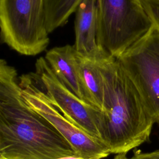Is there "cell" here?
<instances>
[{"mask_svg": "<svg viewBox=\"0 0 159 159\" xmlns=\"http://www.w3.org/2000/svg\"><path fill=\"white\" fill-rule=\"evenodd\" d=\"M16 70L0 61V159L76 157L70 143L25 101Z\"/></svg>", "mask_w": 159, "mask_h": 159, "instance_id": "6da1fadb", "label": "cell"}, {"mask_svg": "<svg viewBox=\"0 0 159 159\" xmlns=\"http://www.w3.org/2000/svg\"><path fill=\"white\" fill-rule=\"evenodd\" d=\"M104 93L98 129L111 153H127L149 140L155 121L117 59L99 61Z\"/></svg>", "mask_w": 159, "mask_h": 159, "instance_id": "7a4b0ae2", "label": "cell"}, {"mask_svg": "<svg viewBox=\"0 0 159 159\" xmlns=\"http://www.w3.org/2000/svg\"><path fill=\"white\" fill-rule=\"evenodd\" d=\"M96 1L98 40L110 57H119L153 25L140 0Z\"/></svg>", "mask_w": 159, "mask_h": 159, "instance_id": "3957f363", "label": "cell"}, {"mask_svg": "<svg viewBox=\"0 0 159 159\" xmlns=\"http://www.w3.org/2000/svg\"><path fill=\"white\" fill-rule=\"evenodd\" d=\"M0 27L3 42L22 55H38L49 44L43 0H0Z\"/></svg>", "mask_w": 159, "mask_h": 159, "instance_id": "277c9868", "label": "cell"}, {"mask_svg": "<svg viewBox=\"0 0 159 159\" xmlns=\"http://www.w3.org/2000/svg\"><path fill=\"white\" fill-rule=\"evenodd\" d=\"M155 123L159 124V28L150 29L117 58Z\"/></svg>", "mask_w": 159, "mask_h": 159, "instance_id": "5b68a950", "label": "cell"}, {"mask_svg": "<svg viewBox=\"0 0 159 159\" xmlns=\"http://www.w3.org/2000/svg\"><path fill=\"white\" fill-rule=\"evenodd\" d=\"M38 79L35 73L23 75L19 78L22 96L32 109L48 120L66 139L74 150L76 157L102 159L109 155L111 153L103 143L60 114L51 102L40 84V88L38 87Z\"/></svg>", "mask_w": 159, "mask_h": 159, "instance_id": "8992f818", "label": "cell"}, {"mask_svg": "<svg viewBox=\"0 0 159 159\" xmlns=\"http://www.w3.org/2000/svg\"><path fill=\"white\" fill-rule=\"evenodd\" d=\"M35 66L40 86L53 105L66 119L101 141L98 129L101 110L70 91L57 78L44 57L37 59Z\"/></svg>", "mask_w": 159, "mask_h": 159, "instance_id": "52a82bcc", "label": "cell"}, {"mask_svg": "<svg viewBox=\"0 0 159 159\" xmlns=\"http://www.w3.org/2000/svg\"><path fill=\"white\" fill-rule=\"evenodd\" d=\"M75 43L78 53L101 61L111 57L100 47L98 40V18L96 0H82L76 11Z\"/></svg>", "mask_w": 159, "mask_h": 159, "instance_id": "ba28073f", "label": "cell"}, {"mask_svg": "<svg viewBox=\"0 0 159 159\" xmlns=\"http://www.w3.org/2000/svg\"><path fill=\"white\" fill-rule=\"evenodd\" d=\"M44 58L57 78L75 95L86 101L81 84L76 51L74 45L53 47L46 53Z\"/></svg>", "mask_w": 159, "mask_h": 159, "instance_id": "9c48e42d", "label": "cell"}, {"mask_svg": "<svg viewBox=\"0 0 159 159\" xmlns=\"http://www.w3.org/2000/svg\"><path fill=\"white\" fill-rule=\"evenodd\" d=\"M76 61L85 101L101 111L104 84L99 67V61L84 57L77 52Z\"/></svg>", "mask_w": 159, "mask_h": 159, "instance_id": "30bf717a", "label": "cell"}, {"mask_svg": "<svg viewBox=\"0 0 159 159\" xmlns=\"http://www.w3.org/2000/svg\"><path fill=\"white\" fill-rule=\"evenodd\" d=\"M82 0H43L45 25L48 34L63 26L76 12Z\"/></svg>", "mask_w": 159, "mask_h": 159, "instance_id": "8fae6325", "label": "cell"}, {"mask_svg": "<svg viewBox=\"0 0 159 159\" xmlns=\"http://www.w3.org/2000/svg\"><path fill=\"white\" fill-rule=\"evenodd\" d=\"M152 23L159 28V0H140Z\"/></svg>", "mask_w": 159, "mask_h": 159, "instance_id": "7c38bea8", "label": "cell"}, {"mask_svg": "<svg viewBox=\"0 0 159 159\" xmlns=\"http://www.w3.org/2000/svg\"><path fill=\"white\" fill-rule=\"evenodd\" d=\"M132 159H159V153L155 152H142L140 150H135L134 153V155L132 157Z\"/></svg>", "mask_w": 159, "mask_h": 159, "instance_id": "4fadbf2b", "label": "cell"}, {"mask_svg": "<svg viewBox=\"0 0 159 159\" xmlns=\"http://www.w3.org/2000/svg\"><path fill=\"white\" fill-rule=\"evenodd\" d=\"M113 159H132V158H128L127 156V153H122L116 154Z\"/></svg>", "mask_w": 159, "mask_h": 159, "instance_id": "5bb4252c", "label": "cell"}, {"mask_svg": "<svg viewBox=\"0 0 159 159\" xmlns=\"http://www.w3.org/2000/svg\"><path fill=\"white\" fill-rule=\"evenodd\" d=\"M58 159H84V158L76 157H65V158H58Z\"/></svg>", "mask_w": 159, "mask_h": 159, "instance_id": "9a60e30c", "label": "cell"}, {"mask_svg": "<svg viewBox=\"0 0 159 159\" xmlns=\"http://www.w3.org/2000/svg\"><path fill=\"white\" fill-rule=\"evenodd\" d=\"M154 152H157V153H159V149H157V150H155Z\"/></svg>", "mask_w": 159, "mask_h": 159, "instance_id": "2e32d148", "label": "cell"}]
</instances>
